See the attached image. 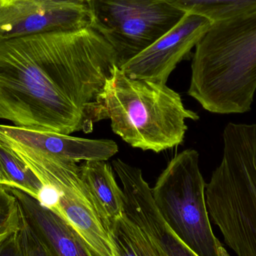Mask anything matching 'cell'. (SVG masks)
<instances>
[{
  "label": "cell",
  "instance_id": "cell-16",
  "mask_svg": "<svg viewBox=\"0 0 256 256\" xmlns=\"http://www.w3.org/2000/svg\"><path fill=\"white\" fill-rule=\"evenodd\" d=\"M0 186L16 188L36 198L43 186L26 162L1 140Z\"/></svg>",
  "mask_w": 256,
  "mask_h": 256
},
{
  "label": "cell",
  "instance_id": "cell-14",
  "mask_svg": "<svg viewBox=\"0 0 256 256\" xmlns=\"http://www.w3.org/2000/svg\"><path fill=\"white\" fill-rule=\"evenodd\" d=\"M115 256H160L147 234L124 214L108 227Z\"/></svg>",
  "mask_w": 256,
  "mask_h": 256
},
{
  "label": "cell",
  "instance_id": "cell-2",
  "mask_svg": "<svg viewBox=\"0 0 256 256\" xmlns=\"http://www.w3.org/2000/svg\"><path fill=\"white\" fill-rule=\"evenodd\" d=\"M256 92V12L214 24L196 46L188 94L219 115L252 109Z\"/></svg>",
  "mask_w": 256,
  "mask_h": 256
},
{
  "label": "cell",
  "instance_id": "cell-11",
  "mask_svg": "<svg viewBox=\"0 0 256 256\" xmlns=\"http://www.w3.org/2000/svg\"><path fill=\"white\" fill-rule=\"evenodd\" d=\"M0 140L74 162L108 160L118 152L116 142L0 124Z\"/></svg>",
  "mask_w": 256,
  "mask_h": 256
},
{
  "label": "cell",
  "instance_id": "cell-22",
  "mask_svg": "<svg viewBox=\"0 0 256 256\" xmlns=\"http://www.w3.org/2000/svg\"><path fill=\"white\" fill-rule=\"evenodd\" d=\"M12 1V0H0L1 3L9 2Z\"/></svg>",
  "mask_w": 256,
  "mask_h": 256
},
{
  "label": "cell",
  "instance_id": "cell-19",
  "mask_svg": "<svg viewBox=\"0 0 256 256\" xmlns=\"http://www.w3.org/2000/svg\"><path fill=\"white\" fill-rule=\"evenodd\" d=\"M0 256H26L20 230L0 245Z\"/></svg>",
  "mask_w": 256,
  "mask_h": 256
},
{
  "label": "cell",
  "instance_id": "cell-21",
  "mask_svg": "<svg viewBox=\"0 0 256 256\" xmlns=\"http://www.w3.org/2000/svg\"><path fill=\"white\" fill-rule=\"evenodd\" d=\"M218 250H219L220 256H231L230 255L226 250L225 249L222 244L219 245L218 246Z\"/></svg>",
  "mask_w": 256,
  "mask_h": 256
},
{
  "label": "cell",
  "instance_id": "cell-7",
  "mask_svg": "<svg viewBox=\"0 0 256 256\" xmlns=\"http://www.w3.org/2000/svg\"><path fill=\"white\" fill-rule=\"evenodd\" d=\"M9 147L26 162L42 184L60 194L58 210L82 238L93 256H115L106 224L74 161L34 152L16 144Z\"/></svg>",
  "mask_w": 256,
  "mask_h": 256
},
{
  "label": "cell",
  "instance_id": "cell-5",
  "mask_svg": "<svg viewBox=\"0 0 256 256\" xmlns=\"http://www.w3.org/2000/svg\"><path fill=\"white\" fill-rule=\"evenodd\" d=\"M206 183L200 154L186 149L178 154L160 174L152 195L167 225L198 256H220L208 210Z\"/></svg>",
  "mask_w": 256,
  "mask_h": 256
},
{
  "label": "cell",
  "instance_id": "cell-4",
  "mask_svg": "<svg viewBox=\"0 0 256 256\" xmlns=\"http://www.w3.org/2000/svg\"><path fill=\"white\" fill-rule=\"evenodd\" d=\"M219 166L206 184L210 222L238 256H256V124L228 123Z\"/></svg>",
  "mask_w": 256,
  "mask_h": 256
},
{
  "label": "cell",
  "instance_id": "cell-6",
  "mask_svg": "<svg viewBox=\"0 0 256 256\" xmlns=\"http://www.w3.org/2000/svg\"><path fill=\"white\" fill-rule=\"evenodd\" d=\"M91 28L116 52L118 66L171 30L185 12L168 0H86Z\"/></svg>",
  "mask_w": 256,
  "mask_h": 256
},
{
  "label": "cell",
  "instance_id": "cell-13",
  "mask_svg": "<svg viewBox=\"0 0 256 256\" xmlns=\"http://www.w3.org/2000/svg\"><path fill=\"white\" fill-rule=\"evenodd\" d=\"M80 177L98 208L106 228L124 214V192L106 160L84 161Z\"/></svg>",
  "mask_w": 256,
  "mask_h": 256
},
{
  "label": "cell",
  "instance_id": "cell-18",
  "mask_svg": "<svg viewBox=\"0 0 256 256\" xmlns=\"http://www.w3.org/2000/svg\"><path fill=\"white\" fill-rule=\"evenodd\" d=\"M20 232L26 256H52L30 231L22 218Z\"/></svg>",
  "mask_w": 256,
  "mask_h": 256
},
{
  "label": "cell",
  "instance_id": "cell-20",
  "mask_svg": "<svg viewBox=\"0 0 256 256\" xmlns=\"http://www.w3.org/2000/svg\"><path fill=\"white\" fill-rule=\"evenodd\" d=\"M40 204L56 212L58 210L60 194L54 186L49 184H43L38 196L36 198Z\"/></svg>",
  "mask_w": 256,
  "mask_h": 256
},
{
  "label": "cell",
  "instance_id": "cell-8",
  "mask_svg": "<svg viewBox=\"0 0 256 256\" xmlns=\"http://www.w3.org/2000/svg\"><path fill=\"white\" fill-rule=\"evenodd\" d=\"M90 26L84 0H12L0 2V39L81 30Z\"/></svg>",
  "mask_w": 256,
  "mask_h": 256
},
{
  "label": "cell",
  "instance_id": "cell-17",
  "mask_svg": "<svg viewBox=\"0 0 256 256\" xmlns=\"http://www.w3.org/2000/svg\"><path fill=\"white\" fill-rule=\"evenodd\" d=\"M20 226L21 215L16 198L6 186H0V245Z\"/></svg>",
  "mask_w": 256,
  "mask_h": 256
},
{
  "label": "cell",
  "instance_id": "cell-12",
  "mask_svg": "<svg viewBox=\"0 0 256 256\" xmlns=\"http://www.w3.org/2000/svg\"><path fill=\"white\" fill-rule=\"evenodd\" d=\"M16 198L21 218L52 256H93L82 238L61 215L34 197L6 186Z\"/></svg>",
  "mask_w": 256,
  "mask_h": 256
},
{
  "label": "cell",
  "instance_id": "cell-1",
  "mask_svg": "<svg viewBox=\"0 0 256 256\" xmlns=\"http://www.w3.org/2000/svg\"><path fill=\"white\" fill-rule=\"evenodd\" d=\"M116 66V52L90 26L0 39V120L64 135L90 132V106Z\"/></svg>",
  "mask_w": 256,
  "mask_h": 256
},
{
  "label": "cell",
  "instance_id": "cell-3",
  "mask_svg": "<svg viewBox=\"0 0 256 256\" xmlns=\"http://www.w3.org/2000/svg\"><path fill=\"white\" fill-rule=\"evenodd\" d=\"M88 116L92 124L110 120L112 131L130 146L155 153L182 144L186 120H200L166 84L130 78L118 66L90 106Z\"/></svg>",
  "mask_w": 256,
  "mask_h": 256
},
{
  "label": "cell",
  "instance_id": "cell-15",
  "mask_svg": "<svg viewBox=\"0 0 256 256\" xmlns=\"http://www.w3.org/2000/svg\"><path fill=\"white\" fill-rule=\"evenodd\" d=\"M185 13H194L213 24L240 18L256 12V0H168Z\"/></svg>",
  "mask_w": 256,
  "mask_h": 256
},
{
  "label": "cell",
  "instance_id": "cell-9",
  "mask_svg": "<svg viewBox=\"0 0 256 256\" xmlns=\"http://www.w3.org/2000/svg\"><path fill=\"white\" fill-rule=\"evenodd\" d=\"M213 24L201 15L185 13L171 30L120 69L130 78L166 84L178 64L190 55Z\"/></svg>",
  "mask_w": 256,
  "mask_h": 256
},
{
  "label": "cell",
  "instance_id": "cell-10",
  "mask_svg": "<svg viewBox=\"0 0 256 256\" xmlns=\"http://www.w3.org/2000/svg\"><path fill=\"white\" fill-rule=\"evenodd\" d=\"M112 166L122 183L124 214L146 232L159 256H198L176 236L161 216L142 170L121 159L112 161Z\"/></svg>",
  "mask_w": 256,
  "mask_h": 256
}]
</instances>
